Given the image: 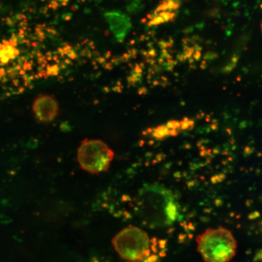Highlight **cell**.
<instances>
[{"mask_svg": "<svg viewBox=\"0 0 262 262\" xmlns=\"http://www.w3.org/2000/svg\"><path fill=\"white\" fill-rule=\"evenodd\" d=\"M153 136L156 138L162 139L168 136H176L177 134L166 125L159 126L153 130Z\"/></svg>", "mask_w": 262, "mask_h": 262, "instance_id": "obj_8", "label": "cell"}, {"mask_svg": "<svg viewBox=\"0 0 262 262\" xmlns=\"http://www.w3.org/2000/svg\"><path fill=\"white\" fill-rule=\"evenodd\" d=\"M142 0H126V9L127 11L132 14H136L142 9Z\"/></svg>", "mask_w": 262, "mask_h": 262, "instance_id": "obj_9", "label": "cell"}, {"mask_svg": "<svg viewBox=\"0 0 262 262\" xmlns=\"http://www.w3.org/2000/svg\"><path fill=\"white\" fill-rule=\"evenodd\" d=\"M10 60H11V59H10L9 57L8 56H7V55H5V56L1 58V60H0V61H1L2 63L6 64V63H8V62Z\"/></svg>", "mask_w": 262, "mask_h": 262, "instance_id": "obj_12", "label": "cell"}, {"mask_svg": "<svg viewBox=\"0 0 262 262\" xmlns=\"http://www.w3.org/2000/svg\"><path fill=\"white\" fill-rule=\"evenodd\" d=\"M104 16L115 37L118 41H123L132 26L129 16L120 11L107 12Z\"/></svg>", "mask_w": 262, "mask_h": 262, "instance_id": "obj_6", "label": "cell"}, {"mask_svg": "<svg viewBox=\"0 0 262 262\" xmlns=\"http://www.w3.org/2000/svg\"><path fill=\"white\" fill-rule=\"evenodd\" d=\"M32 107L36 117L45 123L54 121L60 111L57 100L48 94H41L35 98Z\"/></svg>", "mask_w": 262, "mask_h": 262, "instance_id": "obj_5", "label": "cell"}, {"mask_svg": "<svg viewBox=\"0 0 262 262\" xmlns=\"http://www.w3.org/2000/svg\"><path fill=\"white\" fill-rule=\"evenodd\" d=\"M114 156L113 149L98 139L82 141L77 150V160L81 168L91 174L107 171Z\"/></svg>", "mask_w": 262, "mask_h": 262, "instance_id": "obj_4", "label": "cell"}, {"mask_svg": "<svg viewBox=\"0 0 262 262\" xmlns=\"http://www.w3.org/2000/svg\"><path fill=\"white\" fill-rule=\"evenodd\" d=\"M112 244L118 254L127 261H142L150 254L148 234L143 229L133 226L118 232L113 238Z\"/></svg>", "mask_w": 262, "mask_h": 262, "instance_id": "obj_3", "label": "cell"}, {"mask_svg": "<svg viewBox=\"0 0 262 262\" xmlns=\"http://www.w3.org/2000/svg\"><path fill=\"white\" fill-rule=\"evenodd\" d=\"M261 29H262V25H261Z\"/></svg>", "mask_w": 262, "mask_h": 262, "instance_id": "obj_13", "label": "cell"}, {"mask_svg": "<svg viewBox=\"0 0 262 262\" xmlns=\"http://www.w3.org/2000/svg\"><path fill=\"white\" fill-rule=\"evenodd\" d=\"M180 129L186 130L191 128L194 126V122L192 120L184 118L182 120L180 121Z\"/></svg>", "mask_w": 262, "mask_h": 262, "instance_id": "obj_10", "label": "cell"}, {"mask_svg": "<svg viewBox=\"0 0 262 262\" xmlns=\"http://www.w3.org/2000/svg\"><path fill=\"white\" fill-rule=\"evenodd\" d=\"M136 209L141 220L152 227L170 225L178 215L174 196L169 189L159 185H147L140 190Z\"/></svg>", "mask_w": 262, "mask_h": 262, "instance_id": "obj_1", "label": "cell"}, {"mask_svg": "<svg viewBox=\"0 0 262 262\" xmlns=\"http://www.w3.org/2000/svg\"><path fill=\"white\" fill-rule=\"evenodd\" d=\"M182 0H161L155 11H168L175 12L181 5Z\"/></svg>", "mask_w": 262, "mask_h": 262, "instance_id": "obj_7", "label": "cell"}, {"mask_svg": "<svg viewBox=\"0 0 262 262\" xmlns=\"http://www.w3.org/2000/svg\"><path fill=\"white\" fill-rule=\"evenodd\" d=\"M58 72V68L57 66H52V67L48 68V73L49 75H57Z\"/></svg>", "mask_w": 262, "mask_h": 262, "instance_id": "obj_11", "label": "cell"}, {"mask_svg": "<svg viewBox=\"0 0 262 262\" xmlns=\"http://www.w3.org/2000/svg\"><path fill=\"white\" fill-rule=\"evenodd\" d=\"M196 242L198 251L205 261H229L237 253L236 239L225 227L206 229L196 237Z\"/></svg>", "mask_w": 262, "mask_h": 262, "instance_id": "obj_2", "label": "cell"}]
</instances>
